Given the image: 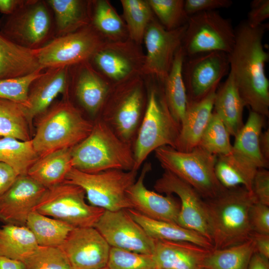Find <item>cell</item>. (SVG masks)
<instances>
[{"instance_id": "obj_56", "label": "cell", "mask_w": 269, "mask_h": 269, "mask_svg": "<svg viewBox=\"0 0 269 269\" xmlns=\"http://www.w3.org/2000/svg\"></svg>"}, {"instance_id": "obj_54", "label": "cell", "mask_w": 269, "mask_h": 269, "mask_svg": "<svg viewBox=\"0 0 269 269\" xmlns=\"http://www.w3.org/2000/svg\"><path fill=\"white\" fill-rule=\"evenodd\" d=\"M0 269H24L23 264L20 261L0 255Z\"/></svg>"}, {"instance_id": "obj_33", "label": "cell", "mask_w": 269, "mask_h": 269, "mask_svg": "<svg viewBox=\"0 0 269 269\" xmlns=\"http://www.w3.org/2000/svg\"><path fill=\"white\" fill-rule=\"evenodd\" d=\"M32 233L26 226L5 224L0 228V255L22 263L38 248Z\"/></svg>"}, {"instance_id": "obj_39", "label": "cell", "mask_w": 269, "mask_h": 269, "mask_svg": "<svg viewBox=\"0 0 269 269\" xmlns=\"http://www.w3.org/2000/svg\"><path fill=\"white\" fill-rule=\"evenodd\" d=\"M129 38L140 45L146 29L154 18L147 0H121Z\"/></svg>"}, {"instance_id": "obj_49", "label": "cell", "mask_w": 269, "mask_h": 269, "mask_svg": "<svg viewBox=\"0 0 269 269\" xmlns=\"http://www.w3.org/2000/svg\"><path fill=\"white\" fill-rule=\"evenodd\" d=\"M18 176L10 166L0 162V195L12 185Z\"/></svg>"}, {"instance_id": "obj_8", "label": "cell", "mask_w": 269, "mask_h": 269, "mask_svg": "<svg viewBox=\"0 0 269 269\" xmlns=\"http://www.w3.org/2000/svg\"><path fill=\"white\" fill-rule=\"evenodd\" d=\"M137 171L112 169L89 173L72 168L64 182L81 187L89 204L106 211L133 209L127 190L136 180Z\"/></svg>"}, {"instance_id": "obj_5", "label": "cell", "mask_w": 269, "mask_h": 269, "mask_svg": "<svg viewBox=\"0 0 269 269\" xmlns=\"http://www.w3.org/2000/svg\"><path fill=\"white\" fill-rule=\"evenodd\" d=\"M133 148L134 170L137 171L148 155L156 149L169 146L175 149L180 125L166 104L163 91L149 90L147 104Z\"/></svg>"}, {"instance_id": "obj_12", "label": "cell", "mask_w": 269, "mask_h": 269, "mask_svg": "<svg viewBox=\"0 0 269 269\" xmlns=\"http://www.w3.org/2000/svg\"><path fill=\"white\" fill-rule=\"evenodd\" d=\"M107 40L90 23L67 34L55 37L38 50L43 69L71 67L89 61Z\"/></svg>"}, {"instance_id": "obj_25", "label": "cell", "mask_w": 269, "mask_h": 269, "mask_svg": "<svg viewBox=\"0 0 269 269\" xmlns=\"http://www.w3.org/2000/svg\"><path fill=\"white\" fill-rule=\"evenodd\" d=\"M38 50L22 47L0 33V79L22 77L44 70L38 62Z\"/></svg>"}, {"instance_id": "obj_28", "label": "cell", "mask_w": 269, "mask_h": 269, "mask_svg": "<svg viewBox=\"0 0 269 269\" xmlns=\"http://www.w3.org/2000/svg\"><path fill=\"white\" fill-rule=\"evenodd\" d=\"M127 210L132 218L154 240L188 242L207 249H213L211 242L197 232L175 223L148 218L133 209Z\"/></svg>"}, {"instance_id": "obj_51", "label": "cell", "mask_w": 269, "mask_h": 269, "mask_svg": "<svg viewBox=\"0 0 269 269\" xmlns=\"http://www.w3.org/2000/svg\"><path fill=\"white\" fill-rule=\"evenodd\" d=\"M23 0H0V12L9 15L14 12L22 4Z\"/></svg>"}, {"instance_id": "obj_46", "label": "cell", "mask_w": 269, "mask_h": 269, "mask_svg": "<svg viewBox=\"0 0 269 269\" xmlns=\"http://www.w3.org/2000/svg\"><path fill=\"white\" fill-rule=\"evenodd\" d=\"M232 3L231 0H184V8L186 13L190 16L202 12L228 8Z\"/></svg>"}, {"instance_id": "obj_10", "label": "cell", "mask_w": 269, "mask_h": 269, "mask_svg": "<svg viewBox=\"0 0 269 269\" xmlns=\"http://www.w3.org/2000/svg\"><path fill=\"white\" fill-rule=\"evenodd\" d=\"M84 190L63 182L46 189L35 211L73 228L94 227L105 210L88 204Z\"/></svg>"}, {"instance_id": "obj_7", "label": "cell", "mask_w": 269, "mask_h": 269, "mask_svg": "<svg viewBox=\"0 0 269 269\" xmlns=\"http://www.w3.org/2000/svg\"><path fill=\"white\" fill-rule=\"evenodd\" d=\"M154 151L156 158L164 170L188 183L204 199L212 198L226 188L215 175L217 155L199 146L190 151L183 152L164 146Z\"/></svg>"}, {"instance_id": "obj_40", "label": "cell", "mask_w": 269, "mask_h": 269, "mask_svg": "<svg viewBox=\"0 0 269 269\" xmlns=\"http://www.w3.org/2000/svg\"><path fill=\"white\" fill-rule=\"evenodd\" d=\"M230 136L225 125L213 111L197 146L217 156L228 155L233 151Z\"/></svg>"}, {"instance_id": "obj_41", "label": "cell", "mask_w": 269, "mask_h": 269, "mask_svg": "<svg viewBox=\"0 0 269 269\" xmlns=\"http://www.w3.org/2000/svg\"><path fill=\"white\" fill-rule=\"evenodd\" d=\"M159 23L167 30H173L187 24L183 0H147Z\"/></svg>"}, {"instance_id": "obj_23", "label": "cell", "mask_w": 269, "mask_h": 269, "mask_svg": "<svg viewBox=\"0 0 269 269\" xmlns=\"http://www.w3.org/2000/svg\"><path fill=\"white\" fill-rule=\"evenodd\" d=\"M211 250L188 242L155 240L151 255L155 269H203Z\"/></svg>"}, {"instance_id": "obj_3", "label": "cell", "mask_w": 269, "mask_h": 269, "mask_svg": "<svg viewBox=\"0 0 269 269\" xmlns=\"http://www.w3.org/2000/svg\"><path fill=\"white\" fill-rule=\"evenodd\" d=\"M52 104L40 115L36 125L33 146L39 157L63 148H72L91 132L94 124L86 119L69 98Z\"/></svg>"}, {"instance_id": "obj_53", "label": "cell", "mask_w": 269, "mask_h": 269, "mask_svg": "<svg viewBox=\"0 0 269 269\" xmlns=\"http://www.w3.org/2000/svg\"><path fill=\"white\" fill-rule=\"evenodd\" d=\"M259 146L264 159L269 162V130L262 132L259 138Z\"/></svg>"}, {"instance_id": "obj_20", "label": "cell", "mask_w": 269, "mask_h": 269, "mask_svg": "<svg viewBox=\"0 0 269 269\" xmlns=\"http://www.w3.org/2000/svg\"><path fill=\"white\" fill-rule=\"evenodd\" d=\"M151 167L150 163H145L138 179L127 191L133 209L148 218L177 224L180 201L173 195L163 196L148 190L144 185L145 177Z\"/></svg>"}, {"instance_id": "obj_16", "label": "cell", "mask_w": 269, "mask_h": 269, "mask_svg": "<svg viewBox=\"0 0 269 269\" xmlns=\"http://www.w3.org/2000/svg\"><path fill=\"white\" fill-rule=\"evenodd\" d=\"M111 247L143 254H152L150 238L126 210H105L94 227Z\"/></svg>"}, {"instance_id": "obj_38", "label": "cell", "mask_w": 269, "mask_h": 269, "mask_svg": "<svg viewBox=\"0 0 269 269\" xmlns=\"http://www.w3.org/2000/svg\"><path fill=\"white\" fill-rule=\"evenodd\" d=\"M39 158L31 139L21 141L11 137L0 138V162L10 166L18 175L27 174L29 168Z\"/></svg>"}, {"instance_id": "obj_24", "label": "cell", "mask_w": 269, "mask_h": 269, "mask_svg": "<svg viewBox=\"0 0 269 269\" xmlns=\"http://www.w3.org/2000/svg\"><path fill=\"white\" fill-rule=\"evenodd\" d=\"M216 90L198 101H188L176 149L188 152L198 146L213 112Z\"/></svg>"}, {"instance_id": "obj_31", "label": "cell", "mask_w": 269, "mask_h": 269, "mask_svg": "<svg viewBox=\"0 0 269 269\" xmlns=\"http://www.w3.org/2000/svg\"><path fill=\"white\" fill-rule=\"evenodd\" d=\"M185 55L181 47L177 51L170 70L162 82L163 93L169 110L180 125L186 111L188 98L182 75Z\"/></svg>"}, {"instance_id": "obj_9", "label": "cell", "mask_w": 269, "mask_h": 269, "mask_svg": "<svg viewBox=\"0 0 269 269\" xmlns=\"http://www.w3.org/2000/svg\"><path fill=\"white\" fill-rule=\"evenodd\" d=\"M142 75L112 85L101 111L105 122L122 140L131 144L145 104Z\"/></svg>"}, {"instance_id": "obj_52", "label": "cell", "mask_w": 269, "mask_h": 269, "mask_svg": "<svg viewBox=\"0 0 269 269\" xmlns=\"http://www.w3.org/2000/svg\"><path fill=\"white\" fill-rule=\"evenodd\" d=\"M247 269H269V260L255 252L252 257Z\"/></svg>"}, {"instance_id": "obj_29", "label": "cell", "mask_w": 269, "mask_h": 269, "mask_svg": "<svg viewBox=\"0 0 269 269\" xmlns=\"http://www.w3.org/2000/svg\"><path fill=\"white\" fill-rule=\"evenodd\" d=\"M46 0L54 15L55 37L73 32L91 23L92 0Z\"/></svg>"}, {"instance_id": "obj_26", "label": "cell", "mask_w": 269, "mask_h": 269, "mask_svg": "<svg viewBox=\"0 0 269 269\" xmlns=\"http://www.w3.org/2000/svg\"><path fill=\"white\" fill-rule=\"evenodd\" d=\"M246 106L229 72L225 82L216 91L213 109L225 125L230 135L235 137L243 127V113Z\"/></svg>"}, {"instance_id": "obj_36", "label": "cell", "mask_w": 269, "mask_h": 269, "mask_svg": "<svg viewBox=\"0 0 269 269\" xmlns=\"http://www.w3.org/2000/svg\"><path fill=\"white\" fill-rule=\"evenodd\" d=\"M26 226L32 233L38 246L45 247H60L74 228L35 211L29 215Z\"/></svg>"}, {"instance_id": "obj_19", "label": "cell", "mask_w": 269, "mask_h": 269, "mask_svg": "<svg viewBox=\"0 0 269 269\" xmlns=\"http://www.w3.org/2000/svg\"><path fill=\"white\" fill-rule=\"evenodd\" d=\"M46 189L27 174L18 175L0 195V220L5 224L26 226L29 215Z\"/></svg>"}, {"instance_id": "obj_48", "label": "cell", "mask_w": 269, "mask_h": 269, "mask_svg": "<svg viewBox=\"0 0 269 269\" xmlns=\"http://www.w3.org/2000/svg\"><path fill=\"white\" fill-rule=\"evenodd\" d=\"M269 17V0H254L251 2L246 21L249 26L255 27L262 25Z\"/></svg>"}, {"instance_id": "obj_2", "label": "cell", "mask_w": 269, "mask_h": 269, "mask_svg": "<svg viewBox=\"0 0 269 269\" xmlns=\"http://www.w3.org/2000/svg\"><path fill=\"white\" fill-rule=\"evenodd\" d=\"M214 249L234 246L251 238L249 213L256 200L243 186L225 188L217 196L204 199Z\"/></svg>"}, {"instance_id": "obj_30", "label": "cell", "mask_w": 269, "mask_h": 269, "mask_svg": "<svg viewBox=\"0 0 269 269\" xmlns=\"http://www.w3.org/2000/svg\"><path fill=\"white\" fill-rule=\"evenodd\" d=\"M71 148L56 150L40 157L27 174L46 188L63 182L72 167Z\"/></svg>"}, {"instance_id": "obj_11", "label": "cell", "mask_w": 269, "mask_h": 269, "mask_svg": "<svg viewBox=\"0 0 269 269\" xmlns=\"http://www.w3.org/2000/svg\"><path fill=\"white\" fill-rule=\"evenodd\" d=\"M235 40V30L230 19L216 11L190 16L182 48L185 57L212 52L229 54Z\"/></svg>"}, {"instance_id": "obj_22", "label": "cell", "mask_w": 269, "mask_h": 269, "mask_svg": "<svg viewBox=\"0 0 269 269\" xmlns=\"http://www.w3.org/2000/svg\"><path fill=\"white\" fill-rule=\"evenodd\" d=\"M69 67L44 69L31 84L28 92V116L32 123L33 119L45 112L59 94L69 91Z\"/></svg>"}, {"instance_id": "obj_1", "label": "cell", "mask_w": 269, "mask_h": 269, "mask_svg": "<svg viewBox=\"0 0 269 269\" xmlns=\"http://www.w3.org/2000/svg\"><path fill=\"white\" fill-rule=\"evenodd\" d=\"M268 27L263 23L253 27L242 22L235 29V43L228 54L229 72L246 106L265 118L269 116V81L265 72L269 55L263 38Z\"/></svg>"}, {"instance_id": "obj_42", "label": "cell", "mask_w": 269, "mask_h": 269, "mask_svg": "<svg viewBox=\"0 0 269 269\" xmlns=\"http://www.w3.org/2000/svg\"><path fill=\"white\" fill-rule=\"evenodd\" d=\"M23 264L24 269H72L59 247L39 246Z\"/></svg>"}, {"instance_id": "obj_44", "label": "cell", "mask_w": 269, "mask_h": 269, "mask_svg": "<svg viewBox=\"0 0 269 269\" xmlns=\"http://www.w3.org/2000/svg\"><path fill=\"white\" fill-rule=\"evenodd\" d=\"M107 267L109 269H155L152 255L111 247Z\"/></svg>"}, {"instance_id": "obj_6", "label": "cell", "mask_w": 269, "mask_h": 269, "mask_svg": "<svg viewBox=\"0 0 269 269\" xmlns=\"http://www.w3.org/2000/svg\"><path fill=\"white\" fill-rule=\"evenodd\" d=\"M0 33L25 48L43 47L55 37L54 15L47 0H23L12 14L1 16Z\"/></svg>"}, {"instance_id": "obj_34", "label": "cell", "mask_w": 269, "mask_h": 269, "mask_svg": "<svg viewBox=\"0 0 269 269\" xmlns=\"http://www.w3.org/2000/svg\"><path fill=\"white\" fill-rule=\"evenodd\" d=\"M91 24L108 41L129 38L125 23L109 0L91 1Z\"/></svg>"}, {"instance_id": "obj_35", "label": "cell", "mask_w": 269, "mask_h": 269, "mask_svg": "<svg viewBox=\"0 0 269 269\" xmlns=\"http://www.w3.org/2000/svg\"><path fill=\"white\" fill-rule=\"evenodd\" d=\"M256 252L255 242L251 239L243 243L220 249H211L205 257V269H247Z\"/></svg>"}, {"instance_id": "obj_13", "label": "cell", "mask_w": 269, "mask_h": 269, "mask_svg": "<svg viewBox=\"0 0 269 269\" xmlns=\"http://www.w3.org/2000/svg\"><path fill=\"white\" fill-rule=\"evenodd\" d=\"M140 46L130 38L107 41L89 62L112 85L118 84L142 75L145 55Z\"/></svg>"}, {"instance_id": "obj_50", "label": "cell", "mask_w": 269, "mask_h": 269, "mask_svg": "<svg viewBox=\"0 0 269 269\" xmlns=\"http://www.w3.org/2000/svg\"><path fill=\"white\" fill-rule=\"evenodd\" d=\"M251 237L255 242L256 252L269 260V235L253 232Z\"/></svg>"}, {"instance_id": "obj_43", "label": "cell", "mask_w": 269, "mask_h": 269, "mask_svg": "<svg viewBox=\"0 0 269 269\" xmlns=\"http://www.w3.org/2000/svg\"><path fill=\"white\" fill-rule=\"evenodd\" d=\"M44 70L22 77L0 79V98L19 104L27 108L30 86Z\"/></svg>"}, {"instance_id": "obj_21", "label": "cell", "mask_w": 269, "mask_h": 269, "mask_svg": "<svg viewBox=\"0 0 269 269\" xmlns=\"http://www.w3.org/2000/svg\"><path fill=\"white\" fill-rule=\"evenodd\" d=\"M69 71L77 101L90 115L96 116L101 111L112 84L89 61L69 67Z\"/></svg>"}, {"instance_id": "obj_15", "label": "cell", "mask_w": 269, "mask_h": 269, "mask_svg": "<svg viewBox=\"0 0 269 269\" xmlns=\"http://www.w3.org/2000/svg\"><path fill=\"white\" fill-rule=\"evenodd\" d=\"M186 24L167 30L155 18L148 25L143 40L146 53L142 74L155 76L162 82L167 76L175 55L182 46Z\"/></svg>"}, {"instance_id": "obj_27", "label": "cell", "mask_w": 269, "mask_h": 269, "mask_svg": "<svg viewBox=\"0 0 269 269\" xmlns=\"http://www.w3.org/2000/svg\"><path fill=\"white\" fill-rule=\"evenodd\" d=\"M265 117L250 111L248 119L235 136L232 153L255 166L258 169L269 167V162L262 156L259 138L264 126Z\"/></svg>"}, {"instance_id": "obj_37", "label": "cell", "mask_w": 269, "mask_h": 269, "mask_svg": "<svg viewBox=\"0 0 269 269\" xmlns=\"http://www.w3.org/2000/svg\"><path fill=\"white\" fill-rule=\"evenodd\" d=\"M31 127L26 107L0 98V137L30 140Z\"/></svg>"}, {"instance_id": "obj_4", "label": "cell", "mask_w": 269, "mask_h": 269, "mask_svg": "<svg viewBox=\"0 0 269 269\" xmlns=\"http://www.w3.org/2000/svg\"><path fill=\"white\" fill-rule=\"evenodd\" d=\"M71 154L73 168L86 173L134 168L131 144L120 138L102 120L94 124L84 139L71 148Z\"/></svg>"}, {"instance_id": "obj_45", "label": "cell", "mask_w": 269, "mask_h": 269, "mask_svg": "<svg viewBox=\"0 0 269 269\" xmlns=\"http://www.w3.org/2000/svg\"><path fill=\"white\" fill-rule=\"evenodd\" d=\"M249 219L253 232L269 235V206L254 203L250 209Z\"/></svg>"}, {"instance_id": "obj_17", "label": "cell", "mask_w": 269, "mask_h": 269, "mask_svg": "<svg viewBox=\"0 0 269 269\" xmlns=\"http://www.w3.org/2000/svg\"><path fill=\"white\" fill-rule=\"evenodd\" d=\"M154 188L158 193L178 196L180 210L177 224L200 233L211 242L204 199L191 185L164 170L155 181Z\"/></svg>"}, {"instance_id": "obj_32", "label": "cell", "mask_w": 269, "mask_h": 269, "mask_svg": "<svg viewBox=\"0 0 269 269\" xmlns=\"http://www.w3.org/2000/svg\"><path fill=\"white\" fill-rule=\"evenodd\" d=\"M258 169L232 152L217 156L215 173L218 180L224 187L231 188L243 186L252 192L253 181Z\"/></svg>"}, {"instance_id": "obj_18", "label": "cell", "mask_w": 269, "mask_h": 269, "mask_svg": "<svg viewBox=\"0 0 269 269\" xmlns=\"http://www.w3.org/2000/svg\"><path fill=\"white\" fill-rule=\"evenodd\" d=\"M59 247L72 269H100L106 267L111 249L94 227L73 228Z\"/></svg>"}, {"instance_id": "obj_14", "label": "cell", "mask_w": 269, "mask_h": 269, "mask_svg": "<svg viewBox=\"0 0 269 269\" xmlns=\"http://www.w3.org/2000/svg\"><path fill=\"white\" fill-rule=\"evenodd\" d=\"M229 71L228 54L224 52L185 57L182 75L188 101H198L216 90L222 79Z\"/></svg>"}, {"instance_id": "obj_55", "label": "cell", "mask_w": 269, "mask_h": 269, "mask_svg": "<svg viewBox=\"0 0 269 269\" xmlns=\"http://www.w3.org/2000/svg\"><path fill=\"white\" fill-rule=\"evenodd\" d=\"M100 269H109L107 266Z\"/></svg>"}, {"instance_id": "obj_47", "label": "cell", "mask_w": 269, "mask_h": 269, "mask_svg": "<svg viewBox=\"0 0 269 269\" xmlns=\"http://www.w3.org/2000/svg\"><path fill=\"white\" fill-rule=\"evenodd\" d=\"M252 193L257 202L269 206V171L267 169L257 170L253 181Z\"/></svg>"}]
</instances>
